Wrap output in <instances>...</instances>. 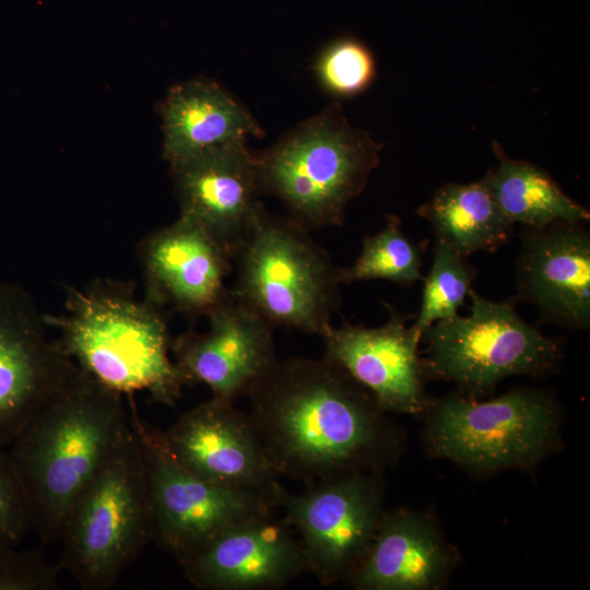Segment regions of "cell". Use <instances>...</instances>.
<instances>
[{
    "label": "cell",
    "instance_id": "9",
    "mask_svg": "<svg viewBox=\"0 0 590 590\" xmlns=\"http://www.w3.org/2000/svg\"><path fill=\"white\" fill-rule=\"evenodd\" d=\"M556 435L554 402L529 389L510 390L484 402L448 397L437 404L427 427L428 445L436 456L480 470L531 464Z\"/></svg>",
    "mask_w": 590,
    "mask_h": 590
},
{
    "label": "cell",
    "instance_id": "3",
    "mask_svg": "<svg viewBox=\"0 0 590 590\" xmlns=\"http://www.w3.org/2000/svg\"><path fill=\"white\" fill-rule=\"evenodd\" d=\"M167 310L139 298L132 284L97 279L68 291L64 314L45 316L74 363L108 389L146 391L173 406L189 386L170 357Z\"/></svg>",
    "mask_w": 590,
    "mask_h": 590
},
{
    "label": "cell",
    "instance_id": "14",
    "mask_svg": "<svg viewBox=\"0 0 590 590\" xmlns=\"http://www.w3.org/2000/svg\"><path fill=\"white\" fill-rule=\"evenodd\" d=\"M144 298L188 318L206 317L229 295L233 255L205 228L179 215L139 246Z\"/></svg>",
    "mask_w": 590,
    "mask_h": 590
},
{
    "label": "cell",
    "instance_id": "27",
    "mask_svg": "<svg viewBox=\"0 0 590 590\" xmlns=\"http://www.w3.org/2000/svg\"><path fill=\"white\" fill-rule=\"evenodd\" d=\"M31 528L27 494L8 450L0 446V544L17 545Z\"/></svg>",
    "mask_w": 590,
    "mask_h": 590
},
{
    "label": "cell",
    "instance_id": "5",
    "mask_svg": "<svg viewBox=\"0 0 590 590\" xmlns=\"http://www.w3.org/2000/svg\"><path fill=\"white\" fill-rule=\"evenodd\" d=\"M234 296L273 328L322 337L340 306L339 268L291 217L259 208L235 250Z\"/></svg>",
    "mask_w": 590,
    "mask_h": 590
},
{
    "label": "cell",
    "instance_id": "23",
    "mask_svg": "<svg viewBox=\"0 0 590 590\" xmlns=\"http://www.w3.org/2000/svg\"><path fill=\"white\" fill-rule=\"evenodd\" d=\"M424 244L410 239L401 229L398 216H387L386 225L365 236L361 253L346 268H339L341 285L361 281L386 280L400 286H411L423 280Z\"/></svg>",
    "mask_w": 590,
    "mask_h": 590
},
{
    "label": "cell",
    "instance_id": "21",
    "mask_svg": "<svg viewBox=\"0 0 590 590\" xmlns=\"http://www.w3.org/2000/svg\"><path fill=\"white\" fill-rule=\"evenodd\" d=\"M417 214L430 223L436 240L468 258L497 250L512 235L514 224L499 210L485 176L441 186Z\"/></svg>",
    "mask_w": 590,
    "mask_h": 590
},
{
    "label": "cell",
    "instance_id": "15",
    "mask_svg": "<svg viewBox=\"0 0 590 590\" xmlns=\"http://www.w3.org/2000/svg\"><path fill=\"white\" fill-rule=\"evenodd\" d=\"M388 321L365 328L344 321L321 337L323 357L364 387L384 412L415 414L429 405L425 370L418 355L421 337L408 316L388 306Z\"/></svg>",
    "mask_w": 590,
    "mask_h": 590
},
{
    "label": "cell",
    "instance_id": "13",
    "mask_svg": "<svg viewBox=\"0 0 590 590\" xmlns=\"http://www.w3.org/2000/svg\"><path fill=\"white\" fill-rule=\"evenodd\" d=\"M166 444L189 471L215 484L273 499L282 484L248 413L215 398L164 430Z\"/></svg>",
    "mask_w": 590,
    "mask_h": 590
},
{
    "label": "cell",
    "instance_id": "2",
    "mask_svg": "<svg viewBox=\"0 0 590 590\" xmlns=\"http://www.w3.org/2000/svg\"><path fill=\"white\" fill-rule=\"evenodd\" d=\"M129 427L122 396L80 368L8 445L43 544L60 539L72 503Z\"/></svg>",
    "mask_w": 590,
    "mask_h": 590
},
{
    "label": "cell",
    "instance_id": "17",
    "mask_svg": "<svg viewBox=\"0 0 590 590\" xmlns=\"http://www.w3.org/2000/svg\"><path fill=\"white\" fill-rule=\"evenodd\" d=\"M517 297L543 322L590 328V233L585 224L554 222L521 231Z\"/></svg>",
    "mask_w": 590,
    "mask_h": 590
},
{
    "label": "cell",
    "instance_id": "26",
    "mask_svg": "<svg viewBox=\"0 0 590 590\" xmlns=\"http://www.w3.org/2000/svg\"><path fill=\"white\" fill-rule=\"evenodd\" d=\"M0 544V590H57L60 565L48 563L39 551H19Z\"/></svg>",
    "mask_w": 590,
    "mask_h": 590
},
{
    "label": "cell",
    "instance_id": "20",
    "mask_svg": "<svg viewBox=\"0 0 590 590\" xmlns=\"http://www.w3.org/2000/svg\"><path fill=\"white\" fill-rule=\"evenodd\" d=\"M449 564L425 518L394 510L382 514L369 551L347 580L358 590H427L441 582Z\"/></svg>",
    "mask_w": 590,
    "mask_h": 590
},
{
    "label": "cell",
    "instance_id": "8",
    "mask_svg": "<svg viewBox=\"0 0 590 590\" xmlns=\"http://www.w3.org/2000/svg\"><path fill=\"white\" fill-rule=\"evenodd\" d=\"M128 413L145 468L153 541L177 563L222 532L278 511L268 496L215 484L189 471L168 448L164 430L137 414L132 399Z\"/></svg>",
    "mask_w": 590,
    "mask_h": 590
},
{
    "label": "cell",
    "instance_id": "6",
    "mask_svg": "<svg viewBox=\"0 0 590 590\" xmlns=\"http://www.w3.org/2000/svg\"><path fill=\"white\" fill-rule=\"evenodd\" d=\"M60 539L59 565L84 590L111 588L153 541L145 468L131 425L72 503Z\"/></svg>",
    "mask_w": 590,
    "mask_h": 590
},
{
    "label": "cell",
    "instance_id": "16",
    "mask_svg": "<svg viewBox=\"0 0 590 590\" xmlns=\"http://www.w3.org/2000/svg\"><path fill=\"white\" fill-rule=\"evenodd\" d=\"M178 564L202 590L280 589L306 573L299 540L278 511L222 532Z\"/></svg>",
    "mask_w": 590,
    "mask_h": 590
},
{
    "label": "cell",
    "instance_id": "22",
    "mask_svg": "<svg viewBox=\"0 0 590 590\" xmlns=\"http://www.w3.org/2000/svg\"><path fill=\"white\" fill-rule=\"evenodd\" d=\"M492 148L498 165L485 177L499 210L512 224L543 227L554 222H589V210L571 199L547 172L511 158L496 141Z\"/></svg>",
    "mask_w": 590,
    "mask_h": 590
},
{
    "label": "cell",
    "instance_id": "18",
    "mask_svg": "<svg viewBox=\"0 0 590 590\" xmlns=\"http://www.w3.org/2000/svg\"><path fill=\"white\" fill-rule=\"evenodd\" d=\"M180 214L235 250L261 206L257 156L234 143L170 166Z\"/></svg>",
    "mask_w": 590,
    "mask_h": 590
},
{
    "label": "cell",
    "instance_id": "10",
    "mask_svg": "<svg viewBox=\"0 0 590 590\" xmlns=\"http://www.w3.org/2000/svg\"><path fill=\"white\" fill-rule=\"evenodd\" d=\"M284 520L294 529L306 573L323 586L347 580L366 556L384 514L377 472H359L276 494Z\"/></svg>",
    "mask_w": 590,
    "mask_h": 590
},
{
    "label": "cell",
    "instance_id": "11",
    "mask_svg": "<svg viewBox=\"0 0 590 590\" xmlns=\"http://www.w3.org/2000/svg\"><path fill=\"white\" fill-rule=\"evenodd\" d=\"M45 315L22 286L0 282V446L80 370L46 333Z\"/></svg>",
    "mask_w": 590,
    "mask_h": 590
},
{
    "label": "cell",
    "instance_id": "24",
    "mask_svg": "<svg viewBox=\"0 0 590 590\" xmlns=\"http://www.w3.org/2000/svg\"><path fill=\"white\" fill-rule=\"evenodd\" d=\"M468 259L436 240L430 271L423 278L421 308L412 324L421 338L435 322L457 316L464 304L476 275Z\"/></svg>",
    "mask_w": 590,
    "mask_h": 590
},
{
    "label": "cell",
    "instance_id": "4",
    "mask_svg": "<svg viewBox=\"0 0 590 590\" xmlns=\"http://www.w3.org/2000/svg\"><path fill=\"white\" fill-rule=\"evenodd\" d=\"M382 143L354 128L338 104L256 155L261 192L281 200L308 231L341 226L379 165Z\"/></svg>",
    "mask_w": 590,
    "mask_h": 590
},
{
    "label": "cell",
    "instance_id": "12",
    "mask_svg": "<svg viewBox=\"0 0 590 590\" xmlns=\"http://www.w3.org/2000/svg\"><path fill=\"white\" fill-rule=\"evenodd\" d=\"M206 317L208 331L190 330L172 339L170 353L189 386L203 384L212 398L235 404L279 359L275 328L239 302L232 290Z\"/></svg>",
    "mask_w": 590,
    "mask_h": 590
},
{
    "label": "cell",
    "instance_id": "1",
    "mask_svg": "<svg viewBox=\"0 0 590 590\" xmlns=\"http://www.w3.org/2000/svg\"><path fill=\"white\" fill-rule=\"evenodd\" d=\"M249 416L278 475L305 486L378 472L394 436L374 397L326 359H278L248 393Z\"/></svg>",
    "mask_w": 590,
    "mask_h": 590
},
{
    "label": "cell",
    "instance_id": "7",
    "mask_svg": "<svg viewBox=\"0 0 590 590\" xmlns=\"http://www.w3.org/2000/svg\"><path fill=\"white\" fill-rule=\"evenodd\" d=\"M468 296V316L437 321L422 334L425 374L481 393L506 377H542L557 368L559 341L526 322L512 302L489 300L473 290Z\"/></svg>",
    "mask_w": 590,
    "mask_h": 590
},
{
    "label": "cell",
    "instance_id": "19",
    "mask_svg": "<svg viewBox=\"0 0 590 590\" xmlns=\"http://www.w3.org/2000/svg\"><path fill=\"white\" fill-rule=\"evenodd\" d=\"M163 156L169 166L217 149L261 137L251 115L208 79L173 85L161 106Z\"/></svg>",
    "mask_w": 590,
    "mask_h": 590
},
{
    "label": "cell",
    "instance_id": "25",
    "mask_svg": "<svg viewBox=\"0 0 590 590\" xmlns=\"http://www.w3.org/2000/svg\"><path fill=\"white\" fill-rule=\"evenodd\" d=\"M316 75L331 95L351 97L366 91L376 76L375 58L362 42L344 37L330 43L318 57Z\"/></svg>",
    "mask_w": 590,
    "mask_h": 590
}]
</instances>
